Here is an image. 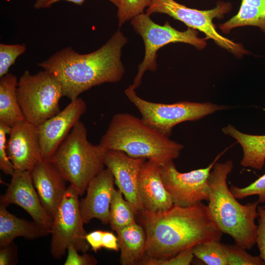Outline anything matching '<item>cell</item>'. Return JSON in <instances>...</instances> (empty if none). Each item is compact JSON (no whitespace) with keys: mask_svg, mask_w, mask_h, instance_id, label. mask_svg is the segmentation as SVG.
<instances>
[{"mask_svg":"<svg viewBox=\"0 0 265 265\" xmlns=\"http://www.w3.org/2000/svg\"><path fill=\"white\" fill-rule=\"evenodd\" d=\"M139 220L146 236L147 256L160 259L209 241H220L223 233L202 202L189 206L173 204L158 212L144 209Z\"/></svg>","mask_w":265,"mask_h":265,"instance_id":"6da1fadb","label":"cell"},{"mask_svg":"<svg viewBox=\"0 0 265 265\" xmlns=\"http://www.w3.org/2000/svg\"><path fill=\"white\" fill-rule=\"evenodd\" d=\"M127 39L118 29L98 50L80 54L68 47L37 65L53 74L60 82L63 96L71 101L93 86L120 81L125 73L121 60Z\"/></svg>","mask_w":265,"mask_h":265,"instance_id":"7a4b0ae2","label":"cell"},{"mask_svg":"<svg viewBox=\"0 0 265 265\" xmlns=\"http://www.w3.org/2000/svg\"><path fill=\"white\" fill-rule=\"evenodd\" d=\"M234 164L229 160L216 162L209 178L210 187L208 206L223 233L228 234L235 243L251 249L256 244L258 217V201L242 205L239 203L228 186L227 179Z\"/></svg>","mask_w":265,"mask_h":265,"instance_id":"3957f363","label":"cell"},{"mask_svg":"<svg viewBox=\"0 0 265 265\" xmlns=\"http://www.w3.org/2000/svg\"><path fill=\"white\" fill-rule=\"evenodd\" d=\"M99 144L134 158H144L160 166L178 158L184 146L154 129L141 118L128 113L112 118Z\"/></svg>","mask_w":265,"mask_h":265,"instance_id":"277c9868","label":"cell"},{"mask_svg":"<svg viewBox=\"0 0 265 265\" xmlns=\"http://www.w3.org/2000/svg\"><path fill=\"white\" fill-rule=\"evenodd\" d=\"M106 151L88 141L86 127L79 121L49 160L81 196L91 180L105 169Z\"/></svg>","mask_w":265,"mask_h":265,"instance_id":"5b68a950","label":"cell"},{"mask_svg":"<svg viewBox=\"0 0 265 265\" xmlns=\"http://www.w3.org/2000/svg\"><path fill=\"white\" fill-rule=\"evenodd\" d=\"M17 95L26 121L36 127L60 111L63 97L59 81L44 70L34 75L25 70L18 80Z\"/></svg>","mask_w":265,"mask_h":265,"instance_id":"8992f818","label":"cell"},{"mask_svg":"<svg viewBox=\"0 0 265 265\" xmlns=\"http://www.w3.org/2000/svg\"><path fill=\"white\" fill-rule=\"evenodd\" d=\"M230 2L218 1L216 6L208 10H198L186 7L174 0H150L146 14L155 13L167 14L184 23L188 27L200 31L206 35V40L212 39L220 48L233 53L237 57L250 53L243 46L226 38L216 30L213 23L214 19H221L232 10Z\"/></svg>","mask_w":265,"mask_h":265,"instance_id":"52a82bcc","label":"cell"},{"mask_svg":"<svg viewBox=\"0 0 265 265\" xmlns=\"http://www.w3.org/2000/svg\"><path fill=\"white\" fill-rule=\"evenodd\" d=\"M135 90L131 84L124 93L140 113L141 119L147 125L169 137L173 127L178 124L197 120L227 108L210 102L180 101L170 104L153 103L139 97Z\"/></svg>","mask_w":265,"mask_h":265,"instance_id":"ba28073f","label":"cell"},{"mask_svg":"<svg viewBox=\"0 0 265 265\" xmlns=\"http://www.w3.org/2000/svg\"><path fill=\"white\" fill-rule=\"evenodd\" d=\"M131 24L136 33L141 36L145 45V54L138 66L137 74L132 84L136 89L141 84L145 72L155 71L157 68V51L171 43H183L193 46L202 50L207 46L206 39L199 37L197 30L188 27L180 31L172 27L168 21L163 25L154 22L146 13L140 14L131 20Z\"/></svg>","mask_w":265,"mask_h":265,"instance_id":"9c48e42d","label":"cell"},{"mask_svg":"<svg viewBox=\"0 0 265 265\" xmlns=\"http://www.w3.org/2000/svg\"><path fill=\"white\" fill-rule=\"evenodd\" d=\"M79 196L70 185L53 217L50 251L55 259L62 258L71 245L82 253L90 247L85 239L87 233L83 226Z\"/></svg>","mask_w":265,"mask_h":265,"instance_id":"30bf717a","label":"cell"},{"mask_svg":"<svg viewBox=\"0 0 265 265\" xmlns=\"http://www.w3.org/2000/svg\"><path fill=\"white\" fill-rule=\"evenodd\" d=\"M225 151L218 155L207 167L187 172H179L173 160L160 166L161 178L173 204L189 206L203 201L208 202L210 172Z\"/></svg>","mask_w":265,"mask_h":265,"instance_id":"8fae6325","label":"cell"},{"mask_svg":"<svg viewBox=\"0 0 265 265\" xmlns=\"http://www.w3.org/2000/svg\"><path fill=\"white\" fill-rule=\"evenodd\" d=\"M16 205L26 211L33 221L50 232L53 217L45 209L33 184L29 171L15 170L5 192L0 197V205Z\"/></svg>","mask_w":265,"mask_h":265,"instance_id":"7c38bea8","label":"cell"},{"mask_svg":"<svg viewBox=\"0 0 265 265\" xmlns=\"http://www.w3.org/2000/svg\"><path fill=\"white\" fill-rule=\"evenodd\" d=\"M80 97L71 102L58 113L37 127L43 159L49 160L86 110Z\"/></svg>","mask_w":265,"mask_h":265,"instance_id":"4fadbf2b","label":"cell"},{"mask_svg":"<svg viewBox=\"0 0 265 265\" xmlns=\"http://www.w3.org/2000/svg\"><path fill=\"white\" fill-rule=\"evenodd\" d=\"M8 156L15 170L31 171L42 157L37 127L25 120L11 127Z\"/></svg>","mask_w":265,"mask_h":265,"instance_id":"5bb4252c","label":"cell"},{"mask_svg":"<svg viewBox=\"0 0 265 265\" xmlns=\"http://www.w3.org/2000/svg\"><path fill=\"white\" fill-rule=\"evenodd\" d=\"M146 159L132 158L118 150H107L104 159L105 165L113 175L118 189L138 212L144 209L138 193V180Z\"/></svg>","mask_w":265,"mask_h":265,"instance_id":"9a60e30c","label":"cell"},{"mask_svg":"<svg viewBox=\"0 0 265 265\" xmlns=\"http://www.w3.org/2000/svg\"><path fill=\"white\" fill-rule=\"evenodd\" d=\"M114 179L111 172L104 169L89 182L84 198L80 200V209L84 224L97 218L103 224H109Z\"/></svg>","mask_w":265,"mask_h":265,"instance_id":"2e32d148","label":"cell"},{"mask_svg":"<svg viewBox=\"0 0 265 265\" xmlns=\"http://www.w3.org/2000/svg\"><path fill=\"white\" fill-rule=\"evenodd\" d=\"M30 172L42 205L53 217L67 189V181L49 160L39 161Z\"/></svg>","mask_w":265,"mask_h":265,"instance_id":"e0dca14e","label":"cell"},{"mask_svg":"<svg viewBox=\"0 0 265 265\" xmlns=\"http://www.w3.org/2000/svg\"><path fill=\"white\" fill-rule=\"evenodd\" d=\"M139 195L144 210L152 212L165 211L173 205L163 184L160 165L148 160L141 168L138 180Z\"/></svg>","mask_w":265,"mask_h":265,"instance_id":"ac0fdd59","label":"cell"},{"mask_svg":"<svg viewBox=\"0 0 265 265\" xmlns=\"http://www.w3.org/2000/svg\"><path fill=\"white\" fill-rule=\"evenodd\" d=\"M6 208L0 205V246L13 242L17 237L33 240L50 234L49 230L34 221L18 217Z\"/></svg>","mask_w":265,"mask_h":265,"instance_id":"d6986e66","label":"cell"},{"mask_svg":"<svg viewBox=\"0 0 265 265\" xmlns=\"http://www.w3.org/2000/svg\"><path fill=\"white\" fill-rule=\"evenodd\" d=\"M122 265H141L146 256V236L140 224L134 223L116 232Z\"/></svg>","mask_w":265,"mask_h":265,"instance_id":"ffe728a7","label":"cell"},{"mask_svg":"<svg viewBox=\"0 0 265 265\" xmlns=\"http://www.w3.org/2000/svg\"><path fill=\"white\" fill-rule=\"evenodd\" d=\"M223 132L235 138L241 145V166L262 170L265 164V135H252L240 132L232 125L222 129Z\"/></svg>","mask_w":265,"mask_h":265,"instance_id":"44dd1931","label":"cell"},{"mask_svg":"<svg viewBox=\"0 0 265 265\" xmlns=\"http://www.w3.org/2000/svg\"><path fill=\"white\" fill-rule=\"evenodd\" d=\"M18 82L16 76L10 73L0 80V123L10 127L26 120L17 98Z\"/></svg>","mask_w":265,"mask_h":265,"instance_id":"7402d4cb","label":"cell"},{"mask_svg":"<svg viewBox=\"0 0 265 265\" xmlns=\"http://www.w3.org/2000/svg\"><path fill=\"white\" fill-rule=\"evenodd\" d=\"M245 26H257L265 34V0H241L238 13L219 25L220 30L226 34Z\"/></svg>","mask_w":265,"mask_h":265,"instance_id":"603a6c76","label":"cell"},{"mask_svg":"<svg viewBox=\"0 0 265 265\" xmlns=\"http://www.w3.org/2000/svg\"><path fill=\"white\" fill-rule=\"evenodd\" d=\"M119 189L113 191L110 207L109 224L116 232L127 226L136 223L135 216L138 211L130 201L124 200Z\"/></svg>","mask_w":265,"mask_h":265,"instance_id":"cb8c5ba5","label":"cell"},{"mask_svg":"<svg viewBox=\"0 0 265 265\" xmlns=\"http://www.w3.org/2000/svg\"><path fill=\"white\" fill-rule=\"evenodd\" d=\"M194 255L207 265H228L222 243L212 240L198 244L192 248Z\"/></svg>","mask_w":265,"mask_h":265,"instance_id":"d4e9b609","label":"cell"},{"mask_svg":"<svg viewBox=\"0 0 265 265\" xmlns=\"http://www.w3.org/2000/svg\"><path fill=\"white\" fill-rule=\"evenodd\" d=\"M226 254L228 265H265L261 257L253 256L246 249L235 243L226 244L222 243Z\"/></svg>","mask_w":265,"mask_h":265,"instance_id":"484cf974","label":"cell"},{"mask_svg":"<svg viewBox=\"0 0 265 265\" xmlns=\"http://www.w3.org/2000/svg\"><path fill=\"white\" fill-rule=\"evenodd\" d=\"M26 51V45L0 44V78L8 73L16 59Z\"/></svg>","mask_w":265,"mask_h":265,"instance_id":"4316f807","label":"cell"},{"mask_svg":"<svg viewBox=\"0 0 265 265\" xmlns=\"http://www.w3.org/2000/svg\"><path fill=\"white\" fill-rule=\"evenodd\" d=\"M149 3L150 0H121L117 14L119 26L143 13Z\"/></svg>","mask_w":265,"mask_h":265,"instance_id":"83f0119b","label":"cell"},{"mask_svg":"<svg viewBox=\"0 0 265 265\" xmlns=\"http://www.w3.org/2000/svg\"><path fill=\"white\" fill-rule=\"evenodd\" d=\"M234 197L242 199L249 196L257 195L259 203H265V173L248 186L239 187L231 185L229 188Z\"/></svg>","mask_w":265,"mask_h":265,"instance_id":"f1b7e54d","label":"cell"},{"mask_svg":"<svg viewBox=\"0 0 265 265\" xmlns=\"http://www.w3.org/2000/svg\"><path fill=\"white\" fill-rule=\"evenodd\" d=\"M194 256L192 248L183 250L166 259H157L146 255L141 265H189Z\"/></svg>","mask_w":265,"mask_h":265,"instance_id":"f546056e","label":"cell"},{"mask_svg":"<svg viewBox=\"0 0 265 265\" xmlns=\"http://www.w3.org/2000/svg\"><path fill=\"white\" fill-rule=\"evenodd\" d=\"M10 129V127L0 123V169L4 174L11 176L15 170L6 151V136Z\"/></svg>","mask_w":265,"mask_h":265,"instance_id":"4dcf8cb0","label":"cell"},{"mask_svg":"<svg viewBox=\"0 0 265 265\" xmlns=\"http://www.w3.org/2000/svg\"><path fill=\"white\" fill-rule=\"evenodd\" d=\"M67 256L64 262L65 265H95L96 259L86 253L80 255L78 250L72 245L67 249Z\"/></svg>","mask_w":265,"mask_h":265,"instance_id":"1f68e13d","label":"cell"},{"mask_svg":"<svg viewBox=\"0 0 265 265\" xmlns=\"http://www.w3.org/2000/svg\"><path fill=\"white\" fill-rule=\"evenodd\" d=\"M259 213L257 225L256 244L260 251V256L265 262V207L258 206Z\"/></svg>","mask_w":265,"mask_h":265,"instance_id":"d6a6232c","label":"cell"},{"mask_svg":"<svg viewBox=\"0 0 265 265\" xmlns=\"http://www.w3.org/2000/svg\"><path fill=\"white\" fill-rule=\"evenodd\" d=\"M18 263V247L14 242L0 246V265H15Z\"/></svg>","mask_w":265,"mask_h":265,"instance_id":"836d02e7","label":"cell"},{"mask_svg":"<svg viewBox=\"0 0 265 265\" xmlns=\"http://www.w3.org/2000/svg\"><path fill=\"white\" fill-rule=\"evenodd\" d=\"M104 232L102 230H96L87 234L85 236L87 243L95 252H97L102 248V238Z\"/></svg>","mask_w":265,"mask_h":265,"instance_id":"e575fe53","label":"cell"},{"mask_svg":"<svg viewBox=\"0 0 265 265\" xmlns=\"http://www.w3.org/2000/svg\"><path fill=\"white\" fill-rule=\"evenodd\" d=\"M102 247L118 251L119 248L117 237L112 232L104 231L102 238Z\"/></svg>","mask_w":265,"mask_h":265,"instance_id":"d590c367","label":"cell"},{"mask_svg":"<svg viewBox=\"0 0 265 265\" xmlns=\"http://www.w3.org/2000/svg\"><path fill=\"white\" fill-rule=\"evenodd\" d=\"M85 0H50L47 3L46 8L50 7L53 4L60 1H66L69 2H72L78 5H82ZM115 5L117 8L119 7L121 0H107Z\"/></svg>","mask_w":265,"mask_h":265,"instance_id":"8d00e7d4","label":"cell"},{"mask_svg":"<svg viewBox=\"0 0 265 265\" xmlns=\"http://www.w3.org/2000/svg\"><path fill=\"white\" fill-rule=\"evenodd\" d=\"M50 0H36L34 7L36 9L46 8L47 3Z\"/></svg>","mask_w":265,"mask_h":265,"instance_id":"74e56055","label":"cell"}]
</instances>
